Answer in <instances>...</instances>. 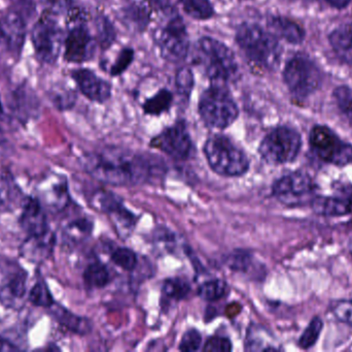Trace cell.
<instances>
[{
    "instance_id": "9",
    "label": "cell",
    "mask_w": 352,
    "mask_h": 352,
    "mask_svg": "<svg viewBox=\"0 0 352 352\" xmlns=\"http://www.w3.org/2000/svg\"><path fill=\"white\" fill-rule=\"evenodd\" d=\"M155 37L165 59L178 62L188 56L190 41L186 25L177 14H169L168 21L159 27Z\"/></svg>"
},
{
    "instance_id": "41",
    "label": "cell",
    "mask_w": 352,
    "mask_h": 352,
    "mask_svg": "<svg viewBox=\"0 0 352 352\" xmlns=\"http://www.w3.org/2000/svg\"><path fill=\"white\" fill-rule=\"evenodd\" d=\"M332 312L339 322L352 327V301L338 302Z\"/></svg>"
},
{
    "instance_id": "35",
    "label": "cell",
    "mask_w": 352,
    "mask_h": 352,
    "mask_svg": "<svg viewBox=\"0 0 352 352\" xmlns=\"http://www.w3.org/2000/svg\"><path fill=\"white\" fill-rule=\"evenodd\" d=\"M113 264L125 271H132L138 266V256L129 248H119L111 254Z\"/></svg>"
},
{
    "instance_id": "21",
    "label": "cell",
    "mask_w": 352,
    "mask_h": 352,
    "mask_svg": "<svg viewBox=\"0 0 352 352\" xmlns=\"http://www.w3.org/2000/svg\"><path fill=\"white\" fill-rule=\"evenodd\" d=\"M26 198L10 174L0 176V212H12L22 208Z\"/></svg>"
},
{
    "instance_id": "16",
    "label": "cell",
    "mask_w": 352,
    "mask_h": 352,
    "mask_svg": "<svg viewBox=\"0 0 352 352\" xmlns=\"http://www.w3.org/2000/svg\"><path fill=\"white\" fill-rule=\"evenodd\" d=\"M72 78L85 96L90 101L104 103L111 95V86L107 81L99 78L89 70H78L74 72Z\"/></svg>"
},
{
    "instance_id": "1",
    "label": "cell",
    "mask_w": 352,
    "mask_h": 352,
    "mask_svg": "<svg viewBox=\"0 0 352 352\" xmlns=\"http://www.w3.org/2000/svg\"><path fill=\"white\" fill-rule=\"evenodd\" d=\"M82 165L94 179L124 187L148 183L162 171L152 158L120 148H107L87 155Z\"/></svg>"
},
{
    "instance_id": "15",
    "label": "cell",
    "mask_w": 352,
    "mask_h": 352,
    "mask_svg": "<svg viewBox=\"0 0 352 352\" xmlns=\"http://www.w3.org/2000/svg\"><path fill=\"white\" fill-rule=\"evenodd\" d=\"M94 52V39L87 27L82 25L74 26L65 39V59L74 63H82L90 60Z\"/></svg>"
},
{
    "instance_id": "34",
    "label": "cell",
    "mask_w": 352,
    "mask_h": 352,
    "mask_svg": "<svg viewBox=\"0 0 352 352\" xmlns=\"http://www.w3.org/2000/svg\"><path fill=\"white\" fill-rule=\"evenodd\" d=\"M322 328H324V322L322 318H314L299 339V346L303 349H309L310 347L314 346L320 338Z\"/></svg>"
},
{
    "instance_id": "11",
    "label": "cell",
    "mask_w": 352,
    "mask_h": 352,
    "mask_svg": "<svg viewBox=\"0 0 352 352\" xmlns=\"http://www.w3.org/2000/svg\"><path fill=\"white\" fill-rule=\"evenodd\" d=\"M316 182L305 172L287 174L276 180L272 186V194L285 205H299L307 202L316 190Z\"/></svg>"
},
{
    "instance_id": "48",
    "label": "cell",
    "mask_w": 352,
    "mask_h": 352,
    "mask_svg": "<svg viewBox=\"0 0 352 352\" xmlns=\"http://www.w3.org/2000/svg\"><path fill=\"white\" fill-rule=\"evenodd\" d=\"M1 39H3V37H2L1 29H0V41H1Z\"/></svg>"
},
{
    "instance_id": "24",
    "label": "cell",
    "mask_w": 352,
    "mask_h": 352,
    "mask_svg": "<svg viewBox=\"0 0 352 352\" xmlns=\"http://www.w3.org/2000/svg\"><path fill=\"white\" fill-rule=\"evenodd\" d=\"M271 32L289 43H301L305 37V31L297 23L283 17H273L269 20Z\"/></svg>"
},
{
    "instance_id": "2",
    "label": "cell",
    "mask_w": 352,
    "mask_h": 352,
    "mask_svg": "<svg viewBox=\"0 0 352 352\" xmlns=\"http://www.w3.org/2000/svg\"><path fill=\"white\" fill-rule=\"evenodd\" d=\"M236 41L252 65L270 70L280 61L281 48L275 35L252 23H244L236 31Z\"/></svg>"
},
{
    "instance_id": "27",
    "label": "cell",
    "mask_w": 352,
    "mask_h": 352,
    "mask_svg": "<svg viewBox=\"0 0 352 352\" xmlns=\"http://www.w3.org/2000/svg\"><path fill=\"white\" fill-rule=\"evenodd\" d=\"M122 19L128 26L142 31L150 22V10L144 2L134 1L122 10Z\"/></svg>"
},
{
    "instance_id": "7",
    "label": "cell",
    "mask_w": 352,
    "mask_h": 352,
    "mask_svg": "<svg viewBox=\"0 0 352 352\" xmlns=\"http://www.w3.org/2000/svg\"><path fill=\"white\" fill-rule=\"evenodd\" d=\"M299 132L287 126H279L269 132L258 147L261 157L270 165H285L297 158L301 151Z\"/></svg>"
},
{
    "instance_id": "29",
    "label": "cell",
    "mask_w": 352,
    "mask_h": 352,
    "mask_svg": "<svg viewBox=\"0 0 352 352\" xmlns=\"http://www.w3.org/2000/svg\"><path fill=\"white\" fill-rule=\"evenodd\" d=\"M84 281L91 289H102L111 281V274L104 265L99 262H93L85 270Z\"/></svg>"
},
{
    "instance_id": "46",
    "label": "cell",
    "mask_w": 352,
    "mask_h": 352,
    "mask_svg": "<svg viewBox=\"0 0 352 352\" xmlns=\"http://www.w3.org/2000/svg\"><path fill=\"white\" fill-rule=\"evenodd\" d=\"M16 347L0 337V351H16Z\"/></svg>"
},
{
    "instance_id": "42",
    "label": "cell",
    "mask_w": 352,
    "mask_h": 352,
    "mask_svg": "<svg viewBox=\"0 0 352 352\" xmlns=\"http://www.w3.org/2000/svg\"><path fill=\"white\" fill-rule=\"evenodd\" d=\"M232 343L226 337H211L203 347V351L206 352H230L232 351Z\"/></svg>"
},
{
    "instance_id": "3",
    "label": "cell",
    "mask_w": 352,
    "mask_h": 352,
    "mask_svg": "<svg viewBox=\"0 0 352 352\" xmlns=\"http://www.w3.org/2000/svg\"><path fill=\"white\" fill-rule=\"evenodd\" d=\"M199 61L211 84L226 85L238 78V64L229 47L212 39L202 37L197 45Z\"/></svg>"
},
{
    "instance_id": "28",
    "label": "cell",
    "mask_w": 352,
    "mask_h": 352,
    "mask_svg": "<svg viewBox=\"0 0 352 352\" xmlns=\"http://www.w3.org/2000/svg\"><path fill=\"white\" fill-rule=\"evenodd\" d=\"M190 287L186 279L169 278L165 281L162 287L163 303L182 301L190 293Z\"/></svg>"
},
{
    "instance_id": "22",
    "label": "cell",
    "mask_w": 352,
    "mask_h": 352,
    "mask_svg": "<svg viewBox=\"0 0 352 352\" xmlns=\"http://www.w3.org/2000/svg\"><path fill=\"white\" fill-rule=\"evenodd\" d=\"M312 210L320 216L340 217L352 213V200L347 198L316 196L311 200Z\"/></svg>"
},
{
    "instance_id": "49",
    "label": "cell",
    "mask_w": 352,
    "mask_h": 352,
    "mask_svg": "<svg viewBox=\"0 0 352 352\" xmlns=\"http://www.w3.org/2000/svg\"><path fill=\"white\" fill-rule=\"evenodd\" d=\"M349 248H351V250L352 252V240H351V244H349Z\"/></svg>"
},
{
    "instance_id": "14",
    "label": "cell",
    "mask_w": 352,
    "mask_h": 352,
    "mask_svg": "<svg viewBox=\"0 0 352 352\" xmlns=\"http://www.w3.org/2000/svg\"><path fill=\"white\" fill-rule=\"evenodd\" d=\"M37 200L43 208L52 212H60L66 208L69 202V190L67 180L63 176H47L37 186Z\"/></svg>"
},
{
    "instance_id": "38",
    "label": "cell",
    "mask_w": 352,
    "mask_h": 352,
    "mask_svg": "<svg viewBox=\"0 0 352 352\" xmlns=\"http://www.w3.org/2000/svg\"><path fill=\"white\" fill-rule=\"evenodd\" d=\"M97 37L101 47L107 48L113 43L116 33L111 23L107 18L101 17L97 23Z\"/></svg>"
},
{
    "instance_id": "5",
    "label": "cell",
    "mask_w": 352,
    "mask_h": 352,
    "mask_svg": "<svg viewBox=\"0 0 352 352\" xmlns=\"http://www.w3.org/2000/svg\"><path fill=\"white\" fill-rule=\"evenodd\" d=\"M199 114L208 127L225 130L236 121L239 110L227 87L212 84L201 95Z\"/></svg>"
},
{
    "instance_id": "39",
    "label": "cell",
    "mask_w": 352,
    "mask_h": 352,
    "mask_svg": "<svg viewBox=\"0 0 352 352\" xmlns=\"http://www.w3.org/2000/svg\"><path fill=\"white\" fill-rule=\"evenodd\" d=\"M201 344H202V337H201L200 333L192 329L182 336L179 351L184 352L198 351H200Z\"/></svg>"
},
{
    "instance_id": "44",
    "label": "cell",
    "mask_w": 352,
    "mask_h": 352,
    "mask_svg": "<svg viewBox=\"0 0 352 352\" xmlns=\"http://www.w3.org/2000/svg\"><path fill=\"white\" fill-rule=\"evenodd\" d=\"M52 6H55L58 10H66L69 8L72 0H49Z\"/></svg>"
},
{
    "instance_id": "19",
    "label": "cell",
    "mask_w": 352,
    "mask_h": 352,
    "mask_svg": "<svg viewBox=\"0 0 352 352\" xmlns=\"http://www.w3.org/2000/svg\"><path fill=\"white\" fill-rule=\"evenodd\" d=\"M22 209L20 225L29 236L41 235L49 231L47 215L37 198H26Z\"/></svg>"
},
{
    "instance_id": "17",
    "label": "cell",
    "mask_w": 352,
    "mask_h": 352,
    "mask_svg": "<svg viewBox=\"0 0 352 352\" xmlns=\"http://www.w3.org/2000/svg\"><path fill=\"white\" fill-rule=\"evenodd\" d=\"M55 243V235L50 229L41 235L29 236L21 245L20 256L29 262L41 264L51 256Z\"/></svg>"
},
{
    "instance_id": "47",
    "label": "cell",
    "mask_w": 352,
    "mask_h": 352,
    "mask_svg": "<svg viewBox=\"0 0 352 352\" xmlns=\"http://www.w3.org/2000/svg\"><path fill=\"white\" fill-rule=\"evenodd\" d=\"M326 1L335 8H343L349 3V0H326Z\"/></svg>"
},
{
    "instance_id": "18",
    "label": "cell",
    "mask_w": 352,
    "mask_h": 352,
    "mask_svg": "<svg viewBox=\"0 0 352 352\" xmlns=\"http://www.w3.org/2000/svg\"><path fill=\"white\" fill-rule=\"evenodd\" d=\"M94 206L113 217L117 227L121 229H131L135 225V216L125 208L115 194L101 192L93 200Z\"/></svg>"
},
{
    "instance_id": "4",
    "label": "cell",
    "mask_w": 352,
    "mask_h": 352,
    "mask_svg": "<svg viewBox=\"0 0 352 352\" xmlns=\"http://www.w3.org/2000/svg\"><path fill=\"white\" fill-rule=\"evenodd\" d=\"M203 150L209 167L223 177H240L250 169V161L245 153L228 136H210Z\"/></svg>"
},
{
    "instance_id": "40",
    "label": "cell",
    "mask_w": 352,
    "mask_h": 352,
    "mask_svg": "<svg viewBox=\"0 0 352 352\" xmlns=\"http://www.w3.org/2000/svg\"><path fill=\"white\" fill-rule=\"evenodd\" d=\"M227 264L233 271H248L252 264V256L243 251L235 252L229 256Z\"/></svg>"
},
{
    "instance_id": "12",
    "label": "cell",
    "mask_w": 352,
    "mask_h": 352,
    "mask_svg": "<svg viewBox=\"0 0 352 352\" xmlns=\"http://www.w3.org/2000/svg\"><path fill=\"white\" fill-rule=\"evenodd\" d=\"M32 41L37 57L45 63H53L61 51L63 35L55 21L43 18L33 28Z\"/></svg>"
},
{
    "instance_id": "43",
    "label": "cell",
    "mask_w": 352,
    "mask_h": 352,
    "mask_svg": "<svg viewBox=\"0 0 352 352\" xmlns=\"http://www.w3.org/2000/svg\"><path fill=\"white\" fill-rule=\"evenodd\" d=\"M134 51L132 49H124L118 57L117 62L111 68V74L118 76L127 70L128 66L133 61Z\"/></svg>"
},
{
    "instance_id": "30",
    "label": "cell",
    "mask_w": 352,
    "mask_h": 352,
    "mask_svg": "<svg viewBox=\"0 0 352 352\" xmlns=\"http://www.w3.org/2000/svg\"><path fill=\"white\" fill-rule=\"evenodd\" d=\"M177 2L188 16L196 20H207L214 14L209 0H177Z\"/></svg>"
},
{
    "instance_id": "45",
    "label": "cell",
    "mask_w": 352,
    "mask_h": 352,
    "mask_svg": "<svg viewBox=\"0 0 352 352\" xmlns=\"http://www.w3.org/2000/svg\"><path fill=\"white\" fill-rule=\"evenodd\" d=\"M155 6L161 8L164 12H170V4L168 0H150Z\"/></svg>"
},
{
    "instance_id": "10",
    "label": "cell",
    "mask_w": 352,
    "mask_h": 352,
    "mask_svg": "<svg viewBox=\"0 0 352 352\" xmlns=\"http://www.w3.org/2000/svg\"><path fill=\"white\" fill-rule=\"evenodd\" d=\"M27 273L16 262L0 260V302L12 310L22 309L27 293Z\"/></svg>"
},
{
    "instance_id": "33",
    "label": "cell",
    "mask_w": 352,
    "mask_h": 352,
    "mask_svg": "<svg viewBox=\"0 0 352 352\" xmlns=\"http://www.w3.org/2000/svg\"><path fill=\"white\" fill-rule=\"evenodd\" d=\"M28 299L37 307L50 308L55 303L47 283L43 280H38L33 285L29 293Z\"/></svg>"
},
{
    "instance_id": "6",
    "label": "cell",
    "mask_w": 352,
    "mask_h": 352,
    "mask_svg": "<svg viewBox=\"0 0 352 352\" xmlns=\"http://www.w3.org/2000/svg\"><path fill=\"white\" fill-rule=\"evenodd\" d=\"M283 79L291 94L298 101H304L320 89L322 74L314 60L298 54L285 65Z\"/></svg>"
},
{
    "instance_id": "25",
    "label": "cell",
    "mask_w": 352,
    "mask_h": 352,
    "mask_svg": "<svg viewBox=\"0 0 352 352\" xmlns=\"http://www.w3.org/2000/svg\"><path fill=\"white\" fill-rule=\"evenodd\" d=\"M330 43L336 55L352 65V24L335 29L330 34Z\"/></svg>"
},
{
    "instance_id": "26",
    "label": "cell",
    "mask_w": 352,
    "mask_h": 352,
    "mask_svg": "<svg viewBox=\"0 0 352 352\" xmlns=\"http://www.w3.org/2000/svg\"><path fill=\"white\" fill-rule=\"evenodd\" d=\"M92 231V221L87 218L76 219L64 227L62 241L66 246L78 245L89 238Z\"/></svg>"
},
{
    "instance_id": "13",
    "label": "cell",
    "mask_w": 352,
    "mask_h": 352,
    "mask_svg": "<svg viewBox=\"0 0 352 352\" xmlns=\"http://www.w3.org/2000/svg\"><path fill=\"white\" fill-rule=\"evenodd\" d=\"M153 148L162 152L177 161L190 158L192 153V141L186 130L184 122H177L175 125L166 128L151 142Z\"/></svg>"
},
{
    "instance_id": "31",
    "label": "cell",
    "mask_w": 352,
    "mask_h": 352,
    "mask_svg": "<svg viewBox=\"0 0 352 352\" xmlns=\"http://www.w3.org/2000/svg\"><path fill=\"white\" fill-rule=\"evenodd\" d=\"M173 96L170 91L163 89L152 99H148L144 105V110L148 115L159 116L168 111L173 105Z\"/></svg>"
},
{
    "instance_id": "37",
    "label": "cell",
    "mask_w": 352,
    "mask_h": 352,
    "mask_svg": "<svg viewBox=\"0 0 352 352\" xmlns=\"http://www.w3.org/2000/svg\"><path fill=\"white\" fill-rule=\"evenodd\" d=\"M334 96L339 109L352 125V89L346 86L338 87Z\"/></svg>"
},
{
    "instance_id": "8",
    "label": "cell",
    "mask_w": 352,
    "mask_h": 352,
    "mask_svg": "<svg viewBox=\"0 0 352 352\" xmlns=\"http://www.w3.org/2000/svg\"><path fill=\"white\" fill-rule=\"evenodd\" d=\"M309 145L312 153L324 163L337 167L352 163V145L328 126H314L310 132Z\"/></svg>"
},
{
    "instance_id": "23",
    "label": "cell",
    "mask_w": 352,
    "mask_h": 352,
    "mask_svg": "<svg viewBox=\"0 0 352 352\" xmlns=\"http://www.w3.org/2000/svg\"><path fill=\"white\" fill-rule=\"evenodd\" d=\"M49 309L56 322L76 334L86 335L92 330L91 322L87 318L72 313L69 310L65 309L59 304L54 303Z\"/></svg>"
},
{
    "instance_id": "50",
    "label": "cell",
    "mask_w": 352,
    "mask_h": 352,
    "mask_svg": "<svg viewBox=\"0 0 352 352\" xmlns=\"http://www.w3.org/2000/svg\"><path fill=\"white\" fill-rule=\"evenodd\" d=\"M0 132H1V126H0Z\"/></svg>"
},
{
    "instance_id": "20",
    "label": "cell",
    "mask_w": 352,
    "mask_h": 352,
    "mask_svg": "<svg viewBox=\"0 0 352 352\" xmlns=\"http://www.w3.org/2000/svg\"><path fill=\"white\" fill-rule=\"evenodd\" d=\"M2 37L10 51L20 52L25 41V23L22 17L14 12H8L0 23Z\"/></svg>"
},
{
    "instance_id": "32",
    "label": "cell",
    "mask_w": 352,
    "mask_h": 352,
    "mask_svg": "<svg viewBox=\"0 0 352 352\" xmlns=\"http://www.w3.org/2000/svg\"><path fill=\"white\" fill-rule=\"evenodd\" d=\"M228 291V284L221 279L206 281L199 287L198 295L207 302H215L223 299Z\"/></svg>"
},
{
    "instance_id": "36",
    "label": "cell",
    "mask_w": 352,
    "mask_h": 352,
    "mask_svg": "<svg viewBox=\"0 0 352 352\" xmlns=\"http://www.w3.org/2000/svg\"><path fill=\"white\" fill-rule=\"evenodd\" d=\"M176 91L178 95L188 99L194 88V76L192 70L188 68H182L176 72Z\"/></svg>"
}]
</instances>
